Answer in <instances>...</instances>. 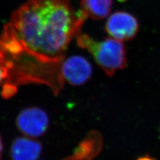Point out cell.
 I'll list each match as a JSON object with an SVG mask.
<instances>
[{
    "mask_svg": "<svg viewBox=\"0 0 160 160\" xmlns=\"http://www.w3.org/2000/svg\"><path fill=\"white\" fill-rule=\"evenodd\" d=\"M88 18L70 0H29L0 34V51L12 63L27 58V72L62 63L69 44Z\"/></svg>",
    "mask_w": 160,
    "mask_h": 160,
    "instance_id": "1",
    "label": "cell"
},
{
    "mask_svg": "<svg viewBox=\"0 0 160 160\" xmlns=\"http://www.w3.org/2000/svg\"><path fill=\"white\" fill-rule=\"evenodd\" d=\"M76 40L78 46L92 55L107 76L112 77L118 70L126 67V47L122 41L110 37L99 42L82 33L76 37Z\"/></svg>",
    "mask_w": 160,
    "mask_h": 160,
    "instance_id": "2",
    "label": "cell"
},
{
    "mask_svg": "<svg viewBox=\"0 0 160 160\" xmlns=\"http://www.w3.org/2000/svg\"><path fill=\"white\" fill-rule=\"evenodd\" d=\"M49 120L47 113L38 107L23 109L17 116L16 126L24 136L36 139L47 132Z\"/></svg>",
    "mask_w": 160,
    "mask_h": 160,
    "instance_id": "3",
    "label": "cell"
},
{
    "mask_svg": "<svg viewBox=\"0 0 160 160\" xmlns=\"http://www.w3.org/2000/svg\"><path fill=\"white\" fill-rule=\"evenodd\" d=\"M139 28L137 18L124 11L116 12L109 16L105 26V29L110 37L122 42L133 39Z\"/></svg>",
    "mask_w": 160,
    "mask_h": 160,
    "instance_id": "4",
    "label": "cell"
},
{
    "mask_svg": "<svg viewBox=\"0 0 160 160\" xmlns=\"http://www.w3.org/2000/svg\"><path fill=\"white\" fill-rule=\"evenodd\" d=\"M61 70L64 81L73 86L86 83L92 74V66L88 60L79 56H73L63 60Z\"/></svg>",
    "mask_w": 160,
    "mask_h": 160,
    "instance_id": "5",
    "label": "cell"
},
{
    "mask_svg": "<svg viewBox=\"0 0 160 160\" xmlns=\"http://www.w3.org/2000/svg\"><path fill=\"white\" fill-rule=\"evenodd\" d=\"M103 138L101 133L92 131L88 133L73 153L63 160H93L102 152Z\"/></svg>",
    "mask_w": 160,
    "mask_h": 160,
    "instance_id": "6",
    "label": "cell"
},
{
    "mask_svg": "<svg viewBox=\"0 0 160 160\" xmlns=\"http://www.w3.org/2000/svg\"><path fill=\"white\" fill-rule=\"evenodd\" d=\"M42 152V145L35 138L27 136L15 139L10 147L12 160H38Z\"/></svg>",
    "mask_w": 160,
    "mask_h": 160,
    "instance_id": "7",
    "label": "cell"
},
{
    "mask_svg": "<svg viewBox=\"0 0 160 160\" xmlns=\"http://www.w3.org/2000/svg\"><path fill=\"white\" fill-rule=\"evenodd\" d=\"M113 0H81L80 10L87 18L103 19L108 18Z\"/></svg>",
    "mask_w": 160,
    "mask_h": 160,
    "instance_id": "8",
    "label": "cell"
},
{
    "mask_svg": "<svg viewBox=\"0 0 160 160\" xmlns=\"http://www.w3.org/2000/svg\"><path fill=\"white\" fill-rule=\"evenodd\" d=\"M12 65L6 55L0 51V86L8 80Z\"/></svg>",
    "mask_w": 160,
    "mask_h": 160,
    "instance_id": "9",
    "label": "cell"
},
{
    "mask_svg": "<svg viewBox=\"0 0 160 160\" xmlns=\"http://www.w3.org/2000/svg\"><path fill=\"white\" fill-rule=\"evenodd\" d=\"M136 160H156V159H155L154 158H153L152 157H151L150 156H149V155H146V156L139 157Z\"/></svg>",
    "mask_w": 160,
    "mask_h": 160,
    "instance_id": "10",
    "label": "cell"
},
{
    "mask_svg": "<svg viewBox=\"0 0 160 160\" xmlns=\"http://www.w3.org/2000/svg\"><path fill=\"white\" fill-rule=\"evenodd\" d=\"M2 152H3V142H2V138L0 136V160L2 159Z\"/></svg>",
    "mask_w": 160,
    "mask_h": 160,
    "instance_id": "11",
    "label": "cell"
}]
</instances>
